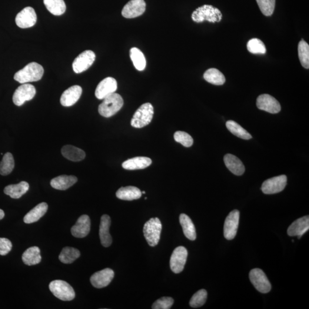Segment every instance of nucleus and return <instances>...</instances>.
Here are the masks:
<instances>
[{
    "label": "nucleus",
    "instance_id": "obj_29",
    "mask_svg": "<svg viewBox=\"0 0 309 309\" xmlns=\"http://www.w3.org/2000/svg\"><path fill=\"white\" fill-rule=\"evenodd\" d=\"M179 221L185 237L191 241H194L197 238L195 226L188 215L182 214L179 217Z\"/></svg>",
    "mask_w": 309,
    "mask_h": 309
},
{
    "label": "nucleus",
    "instance_id": "obj_2",
    "mask_svg": "<svg viewBox=\"0 0 309 309\" xmlns=\"http://www.w3.org/2000/svg\"><path fill=\"white\" fill-rule=\"evenodd\" d=\"M124 104L122 96L116 93L108 95L103 99V102L99 106L100 115L105 118H110L121 110Z\"/></svg>",
    "mask_w": 309,
    "mask_h": 309
},
{
    "label": "nucleus",
    "instance_id": "obj_19",
    "mask_svg": "<svg viewBox=\"0 0 309 309\" xmlns=\"http://www.w3.org/2000/svg\"><path fill=\"white\" fill-rule=\"evenodd\" d=\"M82 94L81 86L74 85L66 89L61 96V104L64 107H71L77 102Z\"/></svg>",
    "mask_w": 309,
    "mask_h": 309
},
{
    "label": "nucleus",
    "instance_id": "obj_22",
    "mask_svg": "<svg viewBox=\"0 0 309 309\" xmlns=\"http://www.w3.org/2000/svg\"><path fill=\"white\" fill-rule=\"evenodd\" d=\"M224 162L226 166L232 174L238 176L244 174L245 167L243 163L235 155L230 154L226 155Z\"/></svg>",
    "mask_w": 309,
    "mask_h": 309
},
{
    "label": "nucleus",
    "instance_id": "obj_10",
    "mask_svg": "<svg viewBox=\"0 0 309 309\" xmlns=\"http://www.w3.org/2000/svg\"><path fill=\"white\" fill-rule=\"evenodd\" d=\"M95 53L90 50L85 51L75 59L72 64L73 69L76 74L87 70L95 61Z\"/></svg>",
    "mask_w": 309,
    "mask_h": 309
},
{
    "label": "nucleus",
    "instance_id": "obj_6",
    "mask_svg": "<svg viewBox=\"0 0 309 309\" xmlns=\"http://www.w3.org/2000/svg\"><path fill=\"white\" fill-rule=\"evenodd\" d=\"M49 287L53 294L62 301H70L75 297L74 288L64 281H52L50 283Z\"/></svg>",
    "mask_w": 309,
    "mask_h": 309
},
{
    "label": "nucleus",
    "instance_id": "obj_16",
    "mask_svg": "<svg viewBox=\"0 0 309 309\" xmlns=\"http://www.w3.org/2000/svg\"><path fill=\"white\" fill-rule=\"evenodd\" d=\"M114 271L111 268H107L95 272L90 278L93 287L102 288L107 287L114 277Z\"/></svg>",
    "mask_w": 309,
    "mask_h": 309
},
{
    "label": "nucleus",
    "instance_id": "obj_37",
    "mask_svg": "<svg viewBox=\"0 0 309 309\" xmlns=\"http://www.w3.org/2000/svg\"><path fill=\"white\" fill-rule=\"evenodd\" d=\"M298 56L302 66L308 69L309 68V46L303 39L299 42Z\"/></svg>",
    "mask_w": 309,
    "mask_h": 309
},
{
    "label": "nucleus",
    "instance_id": "obj_44",
    "mask_svg": "<svg viewBox=\"0 0 309 309\" xmlns=\"http://www.w3.org/2000/svg\"><path fill=\"white\" fill-rule=\"evenodd\" d=\"M5 216V213L4 211L0 209V220H1L3 218H4Z\"/></svg>",
    "mask_w": 309,
    "mask_h": 309
},
{
    "label": "nucleus",
    "instance_id": "obj_8",
    "mask_svg": "<svg viewBox=\"0 0 309 309\" xmlns=\"http://www.w3.org/2000/svg\"><path fill=\"white\" fill-rule=\"evenodd\" d=\"M287 185V177L285 175L278 176L265 181L261 190L265 194H274L283 191Z\"/></svg>",
    "mask_w": 309,
    "mask_h": 309
},
{
    "label": "nucleus",
    "instance_id": "obj_39",
    "mask_svg": "<svg viewBox=\"0 0 309 309\" xmlns=\"http://www.w3.org/2000/svg\"><path fill=\"white\" fill-rule=\"evenodd\" d=\"M207 297V291L205 289L199 290L192 297L190 301V307L193 308L202 307L205 304Z\"/></svg>",
    "mask_w": 309,
    "mask_h": 309
},
{
    "label": "nucleus",
    "instance_id": "obj_3",
    "mask_svg": "<svg viewBox=\"0 0 309 309\" xmlns=\"http://www.w3.org/2000/svg\"><path fill=\"white\" fill-rule=\"evenodd\" d=\"M192 21L196 22H202L205 21L214 23L220 22L222 15L220 11L212 5H205L199 7L192 13Z\"/></svg>",
    "mask_w": 309,
    "mask_h": 309
},
{
    "label": "nucleus",
    "instance_id": "obj_43",
    "mask_svg": "<svg viewBox=\"0 0 309 309\" xmlns=\"http://www.w3.org/2000/svg\"><path fill=\"white\" fill-rule=\"evenodd\" d=\"M12 242L7 238H0V255H7L12 250Z\"/></svg>",
    "mask_w": 309,
    "mask_h": 309
},
{
    "label": "nucleus",
    "instance_id": "obj_33",
    "mask_svg": "<svg viewBox=\"0 0 309 309\" xmlns=\"http://www.w3.org/2000/svg\"><path fill=\"white\" fill-rule=\"evenodd\" d=\"M129 55L134 66L139 71H144L146 66L145 56L140 49L132 48L129 51Z\"/></svg>",
    "mask_w": 309,
    "mask_h": 309
},
{
    "label": "nucleus",
    "instance_id": "obj_13",
    "mask_svg": "<svg viewBox=\"0 0 309 309\" xmlns=\"http://www.w3.org/2000/svg\"><path fill=\"white\" fill-rule=\"evenodd\" d=\"M257 107L270 114H278L281 110V107L276 99L270 95L263 94L258 96L257 100Z\"/></svg>",
    "mask_w": 309,
    "mask_h": 309
},
{
    "label": "nucleus",
    "instance_id": "obj_41",
    "mask_svg": "<svg viewBox=\"0 0 309 309\" xmlns=\"http://www.w3.org/2000/svg\"><path fill=\"white\" fill-rule=\"evenodd\" d=\"M175 141L181 144L184 147H190L194 144L193 139L191 136L184 131H177L174 134Z\"/></svg>",
    "mask_w": 309,
    "mask_h": 309
},
{
    "label": "nucleus",
    "instance_id": "obj_35",
    "mask_svg": "<svg viewBox=\"0 0 309 309\" xmlns=\"http://www.w3.org/2000/svg\"><path fill=\"white\" fill-rule=\"evenodd\" d=\"M226 125L229 131L239 138L245 140H249L252 138L251 135L246 129L234 121H228Z\"/></svg>",
    "mask_w": 309,
    "mask_h": 309
},
{
    "label": "nucleus",
    "instance_id": "obj_14",
    "mask_svg": "<svg viewBox=\"0 0 309 309\" xmlns=\"http://www.w3.org/2000/svg\"><path fill=\"white\" fill-rule=\"evenodd\" d=\"M239 222V211H232L226 219L224 224V237L227 240H232L237 233Z\"/></svg>",
    "mask_w": 309,
    "mask_h": 309
},
{
    "label": "nucleus",
    "instance_id": "obj_25",
    "mask_svg": "<svg viewBox=\"0 0 309 309\" xmlns=\"http://www.w3.org/2000/svg\"><path fill=\"white\" fill-rule=\"evenodd\" d=\"M48 206L45 202L41 203L26 214L24 218V222L26 224H31L39 220L47 211Z\"/></svg>",
    "mask_w": 309,
    "mask_h": 309
},
{
    "label": "nucleus",
    "instance_id": "obj_12",
    "mask_svg": "<svg viewBox=\"0 0 309 309\" xmlns=\"http://www.w3.org/2000/svg\"><path fill=\"white\" fill-rule=\"evenodd\" d=\"M17 25L21 28L32 27L37 21L35 9L30 6L23 9L17 15L15 19Z\"/></svg>",
    "mask_w": 309,
    "mask_h": 309
},
{
    "label": "nucleus",
    "instance_id": "obj_5",
    "mask_svg": "<svg viewBox=\"0 0 309 309\" xmlns=\"http://www.w3.org/2000/svg\"><path fill=\"white\" fill-rule=\"evenodd\" d=\"M162 223L158 218H153L145 223L144 228V237L150 247H155L160 240Z\"/></svg>",
    "mask_w": 309,
    "mask_h": 309
},
{
    "label": "nucleus",
    "instance_id": "obj_32",
    "mask_svg": "<svg viewBox=\"0 0 309 309\" xmlns=\"http://www.w3.org/2000/svg\"><path fill=\"white\" fill-rule=\"evenodd\" d=\"M80 256H81V252L78 249L65 247L62 249L59 259L63 264H70L77 260Z\"/></svg>",
    "mask_w": 309,
    "mask_h": 309
},
{
    "label": "nucleus",
    "instance_id": "obj_34",
    "mask_svg": "<svg viewBox=\"0 0 309 309\" xmlns=\"http://www.w3.org/2000/svg\"><path fill=\"white\" fill-rule=\"evenodd\" d=\"M44 4L52 15L61 16L65 12L66 5L64 0H44Z\"/></svg>",
    "mask_w": 309,
    "mask_h": 309
},
{
    "label": "nucleus",
    "instance_id": "obj_38",
    "mask_svg": "<svg viewBox=\"0 0 309 309\" xmlns=\"http://www.w3.org/2000/svg\"><path fill=\"white\" fill-rule=\"evenodd\" d=\"M247 50L252 54H265L267 49L264 43L258 39H252L247 42Z\"/></svg>",
    "mask_w": 309,
    "mask_h": 309
},
{
    "label": "nucleus",
    "instance_id": "obj_21",
    "mask_svg": "<svg viewBox=\"0 0 309 309\" xmlns=\"http://www.w3.org/2000/svg\"><path fill=\"white\" fill-rule=\"evenodd\" d=\"M309 229V217L305 216L294 221L288 229V234L290 237L297 236L300 239Z\"/></svg>",
    "mask_w": 309,
    "mask_h": 309
},
{
    "label": "nucleus",
    "instance_id": "obj_42",
    "mask_svg": "<svg viewBox=\"0 0 309 309\" xmlns=\"http://www.w3.org/2000/svg\"><path fill=\"white\" fill-rule=\"evenodd\" d=\"M174 300L171 297H164L156 301L152 306L153 309H169L174 304Z\"/></svg>",
    "mask_w": 309,
    "mask_h": 309
},
{
    "label": "nucleus",
    "instance_id": "obj_20",
    "mask_svg": "<svg viewBox=\"0 0 309 309\" xmlns=\"http://www.w3.org/2000/svg\"><path fill=\"white\" fill-rule=\"evenodd\" d=\"M111 224V218L108 215H103L101 218V224L99 227V237L101 244L103 247H110L112 239L109 233V227Z\"/></svg>",
    "mask_w": 309,
    "mask_h": 309
},
{
    "label": "nucleus",
    "instance_id": "obj_17",
    "mask_svg": "<svg viewBox=\"0 0 309 309\" xmlns=\"http://www.w3.org/2000/svg\"><path fill=\"white\" fill-rule=\"evenodd\" d=\"M118 88L117 82L114 78H106L100 82L95 91L96 97L103 100L109 95L115 93Z\"/></svg>",
    "mask_w": 309,
    "mask_h": 309
},
{
    "label": "nucleus",
    "instance_id": "obj_27",
    "mask_svg": "<svg viewBox=\"0 0 309 309\" xmlns=\"http://www.w3.org/2000/svg\"><path fill=\"white\" fill-rule=\"evenodd\" d=\"M116 195L121 200L130 201L141 198L142 193L138 188L134 186H127L119 188Z\"/></svg>",
    "mask_w": 309,
    "mask_h": 309
},
{
    "label": "nucleus",
    "instance_id": "obj_26",
    "mask_svg": "<svg viewBox=\"0 0 309 309\" xmlns=\"http://www.w3.org/2000/svg\"><path fill=\"white\" fill-rule=\"evenodd\" d=\"M62 154L65 158L72 162L82 161L85 157L84 151L71 145H64L62 149Z\"/></svg>",
    "mask_w": 309,
    "mask_h": 309
},
{
    "label": "nucleus",
    "instance_id": "obj_45",
    "mask_svg": "<svg viewBox=\"0 0 309 309\" xmlns=\"http://www.w3.org/2000/svg\"><path fill=\"white\" fill-rule=\"evenodd\" d=\"M142 193L144 194H145V191H143V192H142Z\"/></svg>",
    "mask_w": 309,
    "mask_h": 309
},
{
    "label": "nucleus",
    "instance_id": "obj_31",
    "mask_svg": "<svg viewBox=\"0 0 309 309\" xmlns=\"http://www.w3.org/2000/svg\"><path fill=\"white\" fill-rule=\"evenodd\" d=\"M204 78L206 82L216 85H222L226 82L224 74L216 68H210L206 71Z\"/></svg>",
    "mask_w": 309,
    "mask_h": 309
},
{
    "label": "nucleus",
    "instance_id": "obj_4",
    "mask_svg": "<svg viewBox=\"0 0 309 309\" xmlns=\"http://www.w3.org/2000/svg\"><path fill=\"white\" fill-rule=\"evenodd\" d=\"M154 114V107L151 103H144L135 112L131 124L133 127L136 128L144 127L150 124Z\"/></svg>",
    "mask_w": 309,
    "mask_h": 309
},
{
    "label": "nucleus",
    "instance_id": "obj_18",
    "mask_svg": "<svg viewBox=\"0 0 309 309\" xmlns=\"http://www.w3.org/2000/svg\"><path fill=\"white\" fill-rule=\"evenodd\" d=\"M91 230V220L87 215H82L79 217L76 224L71 228V233L74 237L82 238L87 236Z\"/></svg>",
    "mask_w": 309,
    "mask_h": 309
},
{
    "label": "nucleus",
    "instance_id": "obj_24",
    "mask_svg": "<svg viewBox=\"0 0 309 309\" xmlns=\"http://www.w3.org/2000/svg\"><path fill=\"white\" fill-rule=\"evenodd\" d=\"M152 164L150 158L144 157H138L129 159L123 163L122 167L127 170H136L144 169L149 167Z\"/></svg>",
    "mask_w": 309,
    "mask_h": 309
},
{
    "label": "nucleus",
    "instance_id": "obj_7",
    "mask_svg": "<svg viewBox=\"0 0 309 309\" xmlns=\"http://www.w3.org/2000/svg\"><path fill=\"white\" fill-rule=\"evenodd\" d=\"M250 281L258 291L268 293L270 291L271 286L265 272L260 268H254L249 274Z\"/></svg>",
    "mask_w": 309,
    "mask_h": 309
},
{
    "label": "nucleus",
    "instance_id": "obj_36",
    "mask_svg": "<svg viewBox=\"0 0 309 309\" xmlns=\"http://www.w3.org/2000/svg\"><path fill=\"white\" fill-rule=\"evenodd\" d=\"M15 167V161L11 153L7 152L4 155L0 163V174L3 176L11 173Z\"/></svg>",
    "mask_w": 309,
    "mask_h": 309
},
{
    "label": "nucleus",
    "instance_id": "obj_28",
    "mask_svg": "<svg viewBox=\"0 0 309 309\" xmlns=\"http://www.w3.org/2000/svg\"><path fill=\"white\" fill-rule=\"evenodd\" d=\"M29 185L27 182L22 181L16 185H11L6 186L4 188V193L13 199L21 198L23 195L27 192Z\"/></svg>",
    "mask_w": 309,
    "mask_h": 309
},
{
    "label": "nucleus",
    "instance_id": "obj_1",
    "mask_svg": "<svg viewBox=\"0 0 309 309\" xmlns=\"http://www.w3.org/2000/svg\"><path fill=\"white\" fill-rule=\"evenodd\" d=\"M44 72V68L41 64L32 62L16 73L14 79L21 84L38 82L41 79Z\"/></svg>",
    "mask_w": 309,
    "mask_h": 309
},
{
    "label": "nucleus",
    "instance_id": "obj_11",
    "mask_svg": "<svg viewBox=\"0 0 309 309\" xmlns=\"http://www.w3.org/2000/svg\"><path fill=\"white\" fill-rule=\"evenodd\" d=\"M36 93V88L33 85L22 84L16 89L13 96V102L16 105L21 106L34 98Z\"/></svg>",
    "mask_w": 309,
    "mask_h": 309
},
{
    "label": "nucleus",
    "instance_id": "obj_23",
    "mask_svg": "<svg viewBox=\"0 0 309 309\" xmlns=\"http://www.w3.org/2000/svg\"><path fill=\"white\" fill-rule=\"evenodd\" d=\"M78 182V178L73 175H61L52 179L51 185L56 190H66Z\"/></svg>",
    "mask_w": 309,
    "mask_h": 309
},
{
    "label": "nucleus",
    "instance_id": "obj_30",
    "mask_svg": "<svg viewBox=\"0 0 309 309\" xmlns=\"http://www.w3.org/2000/svg\"><path fill=\"white\" fill-rule=\"evenodd\" d=\"M22 260L28 266H33L41 263V250L37 247H29L23 253Z\"/></svg>",
    "mask_w": 309,
    "mask_h": 309
},
{
    "label": "nucleus",
    "instance_id": "obj_15",
    "mask_svg": "<svg viewBox=\"0 0 309 309\" xmlns=\"http://www.w3.org/2000/svg\"><path fill=\"white\" fill-rule=\"evenodd\" d=\"M145 8L146 4L144 0H131L124 6L122 15L127 19L138 18L144 14Z\"/></svg>",
    "mask_w": 309,
    "mask_h": 309
},
{
    "label": "nucleus",
    "instance_id": "obj_40",
    "mask_svg": "<svg viewBox=\"0 0 309 309\" xmlns=\"http://www.w3.org/2000/svg\"><path fill=\"white\" fill-rule=\"evenodd\" d=\"M261 11L266 16H270L274 13L275 0H256Z\"/></svg>",
    "mask_w": 309,
    "mask_h": 309
},
{
    "label": "nucleus",
    "instance_id": "obj_9",
    "mask_svg": "<svg viewBox=\"0 0 309 309\" xmlns=\"http://www.w3.org/2000/svg\"><path fill=\"white\" fill-rule=\"evenodd\" d=\"M188 256V251L184 247H179L175 249L170 258V268L175 274L180 273L184 270Z\"/></svg>",
    "mask_w": 309,
    "mask_h": 309
}]
</instances>
